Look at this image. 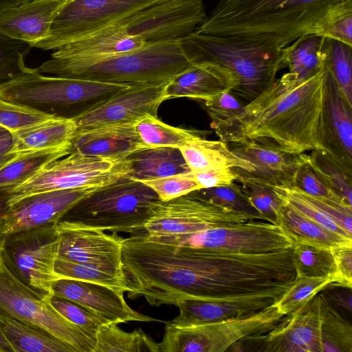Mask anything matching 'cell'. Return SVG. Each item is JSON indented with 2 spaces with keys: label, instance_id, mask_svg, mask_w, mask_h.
<instances>
[{
  "label": "cell",
  "instance_id": "obj_1",
  "mask_svg": "<svg viewBox=\"0 0 352 352\" xmlns=\"http://www.w3.org/2000/svg\"><path fill=\"white\" fill-rule=\"evenodd\" d=\"M324 69L298 80H275L227 124L214 129L225 142L254 140L291 153L322 148Z\"/></svg>",
  "mask_w": 352,
  "mask_h": 352
},
{
  "label": "cell",
  "instance_id": "obj_2",
  "mask_svg": "<svg viewBox=\"0 0 352 352\" xmlns=\"http://www.w3.org/2000/svg\"><path fill=\"white\" fill-rule=\"evenodd\" d=\"M344 0H219L196 32L283 49L312 34L317 22Z\"/></svg>",
  "mask_w": 352,
  "mask_h": 352
},
{
  "label": "cell",
  "instance_id": "obj_3",
  "mask_svg": "<svg viewBox=\"0 0 352 352\" xmlns=\"http://www.w3.org/2000/svg\"><path fill=\"white\" fill-rule=\"evenodd\" d=\"M190 63L179 39L148 44L135 51L93 58H52L36 71L52 76L138 85L168 81Z\"/></svg>",
  "mask_w": 352,
  "mask_h": 352
},
{
  "label": "cell",
  "instance_id": "obj_4",
  "mask_svg": "<svg viewBox=\"0 0 352 352\" xmlns=\"http://www.w3.org/2000/svg\"><path fill=\"white\" fill-rule=\"evenodd\" d=\"M190 63L210 61L232 72L238 85L230 92L244 106L258 97L285 67L283 49L238 42L199 34L179 38Z\"/></svg>",
  "mask_w": 352,
  "mask_h": 352
},
{
  "label": "cell",
  "instance_id": "obj_5",
  "mask_svg": "<svg viewBox=\"0 0 352 352\" xmlns=\"http://www.w3.org/2000/svg\"><path fill=\"white\" fill-rule=\"evenodd\" d=\"M129 85L45 76L36 68L0 86V99L44 114L75 120Z\"/></svg>",
  "mask_w": 352,
  "mask_h": 352
},
{
  "label": "cell",
  "instance_id": "obj_6",
  "mask_svg": "<svg viewBox=\"0 0 352 352\" xmlns=\"http://www.w3.org/2000/svg\"><path fill=\"white\" fill-rule=\"evenodd\" d=\"M161 202L151 188L125 176L83 197L60 221L82 228L134 234L144 230Z\"/></svg>",
  "mask_w": 352,
  "mask_h": 352
},
{
  "label": "cell",
  "instance_id": "obj_7",
  "mask_svg": "<svg viewBox=\"0 0 352 352\" xmlns=\"http://www.w3.org/2000/svg\"><path fill=\"white\" fill-rule=\"evenodd\" d=\"M285 316L275 304L258 311L212 323L175 326L166 323L160 352H223L249 336L270 331Z\"/></svg>",
  "mask_w": 352,
  "mask_h": 352
},
{
  "label": "cell",
  "instance_id": "obj_8",
  "mask_svg": "<svg viewBox=\"0 0 352 352\" xmlns=\"http://www.w3.org/2000/svg\"><path fill=\"white\" fill-rule=\"evenodd\" d=\"M164 1L67 0L54 16L47 36L33 47L56 50Z\"/></svg>",
  "mask_w": 352,
  "mask_h": 352
},
{
  "label": "cell",
  "instance_id": "obj_9",
  "mask_svg": "<svg viewBox=\"0 0 352 352\" xmlns=\"http://www.w3.org/2000/svg\"><path fill=\"white\" fill-rule=\"evenodd\" d=\"M57 223L3 235L0 254L8 270L43 296L52 295L60 277L55 271L59 236Z\"/></svg>",
  "mask_w": 352,
  "mask_h": 352
},
{
  "label": "cell",
  "instance_id": "obj_10",
  "mask_svg": "<svg viewBox=\"0 0 352 352\" xmlns=\"http://www.w3.org/2000/svg\"><path fill=\"white\" fill-rule=\"evenodd\" d=\"M48 296L18 280L0 254V311L43 329L75 352H94L96 340L58 313Z\"/></svg>",
  "mask_w": 352,
  "mask_h": 352
},
{
  "label": "cell",
  "instance_id": "obj_11",
  "mask_svg": "<svg viewBox=\"0 0 352 352\" xmlns=\"http://www.w3.org/2000/svg\"><path fill=\"white\" fill-rule=\"evenodd\" d=\"M129 174L127 160L69 153L43 166L27 181L9 191V204L23 197L52 190L100 188Z\"/></svg>",
  "mask_w": 352,
  "mask_h": 352
},
{
  "label": "cell",
  "instance_id": "obj_12",
  "mask_svg": "<svg viewBox=\"0 0 352 352\" xmlns=\"http://www.w3.org/2000/svg\"><path fill=\"white\" fill-rule=\"evenodd\" d=\"M146 237L172 245L243 254H263L292 249L295 241L278 224L249 220L187 235Z\"/></svg>",
  "mask_w": 352,
  "mask_h": 352
},
{
  "label": "cell",
  "instance_id": "obj_13",
  "mask_svg": "<svg viewBox=\"0 0 352 352\" xmlns=\"http://www.w3.org/2000/svg\"><path fill=\"white\" fill-rule=\"evenodd\" d=\"M254 217L211 204L191 193L162 201L144 227L148 237L187 235Z\"/></svg>",
  "mask_w": 352,
  "mask_h": 352
},
{
  "label": "cell",
  "instance_id": "obj_14",
  "mask_svg": "<svg viewBox=\"0 0 352 352\" xmlns=\"http://www.w3.org/2000/svg\"><path fill=\"white\" fill-rule=\"evenodd\" d=\"M206 16L203 0H166L111 26L148 45L179 39L195 32Z\"/></svg>",
  "mask_w": 352,
  "mask_h": 352
},
{
  "label": "cell",
  "instance_id": "obj_15",
  "mask_svg": "<svg viewBox=\"0 0 352 352\" xmlns=\"http://www.w3.org/2000/svg\"><path fill=\"white\" fill-rule=\"evenodd\" d=\"M321 295L285 316L267 332L243 340L264 352H322Z\"/></svg>",
  "mask_w": 352,
  "mask_h": 352
},
{
  "label": "cell",
  "instance_id": "obj_16",
  "mask_svg": "<svg viewBox=\"0 0 352 352\" xmlns=\"http://www.w3.org/2000/svg\"><path fill=\"white\" fill-rule=\"evenodd\" d=\"M59 236L58 258L99 267L124 277V239L103 230L78 227L66 221L56 223Z\"/></svg>",
  "mask_w": 352,
  "mask_h": 352
},
{
  "label": "cell",
  "instance_id": "obj_17",
  "mask_svg": "<svg viewBox=\"0 0 352 352\" xmlns=\"http://www.w3.org/2000/svg\"><path fill=\"white\" fill-rule=\"evenodd\" d=\"M170 80L129 86L76 118V131L112 124L135 123L147 114L157 116L159 107L166 100L165 91Z\"/></svg>",
  "mask_w": 352,
  "mask_h": 352
},
{
  "label": "cell",
  "instance_id": "obj_18",
  "mask_svg": "<svg viewBox=\"0 0 352 352\" xmlns=\"http://www.w3.org/2000/svg\"><path fill=\"white\" fill-rule=\"evenodd\" d=\"M236 155L250 164L248 171L231 168L239 182H251L269 186H292L299 166L309 155L291 153L254 140L226 142Z\"/></svg>",
  "mask_w": 352,
  "mask_h": 352
},
{
  "label": "cell",
  "instance_id": "obj_19",
  "mask_svg": "<svg viewBox=\"0 0 352 352\" xmlns=\"http://www.w3.org/2000/svg\"><path fill=\"white\" fill-rule=\"evenodd\" d=\"M98 188L58 190L23 197L10 204L1 220L0 232H11L58 223L77 201Z\"/></svg>",
  "mask_w": 352,
  "mask_h": 352
},
{
  "label": "cell",
  "instance_id": "obj_20",
  "mask_svg": "<svg viewBox=\"0 0 352 352\" xmlns=\"http://www.w3.org/2000/svg\"><path fill=\"white\" fill-rule=\"evenodd\" d=\"M124 293L105 285L69 278L58 279L52 286L53 295L75 302L110 322L159 321L131 308Z\"/></svg>",
  "mask_w": 352,
  "mask_h": 352
},
{
  "label": "cell",
  "instance_id": "obj_21",
  "mask_svg": "<svg viewBox=\"0 0 352 352\" xmlns=\"http://www.w3.org/2000/svg\"><path fill=\"white\" fill-rule=\"evenodd\" d=\"M322 146V149L352 167V106L327 69L323 94Z\"/></svg>",
  "mask_w": 352,
  "mask_h": 352
},
{
  "label": "cell",
  "instance_id": "obj_22",
  "mask_svg": "<svg viewBox=\"0 0 352 352\" xmlns=\"http://www.w3.org/2000/svg\"><path fill=\"white\" fill-rule=\"evenodd\" d=\"M148 148L142 142L135 123L112 124L76 131L69 152L113 160H124Z\"/></svg>",
  "mask_w": 352,
  "mask_h": 352
},
{
  "label": "cell",
  "instance_id": "obj_23",
  "mask_svg": "<svg viewBox=\"0 0 352 352\" xmlns=\"http://www.w3.org/2000/svg\"><path fill=\"white\" fill-rule=\"evenodd\" d=\"M238 85L234 74L213 62L190 63L183 72L168 83L166 99L190 98L204 100L224 92H230Z\"/></svg>",
  "mask_w": 352,
  "mask_h": 352
},
{
  "label": "cell",
  "instance_id": "obj_24",
  "mask_svg": "<svg viewBox=\"0 0 352 352\" xmlns=\"http://www.w3.org/2000/svg\"><path fill=\"white\" fill-rule=\"evenodd\" d=\"M283 205L326 229L352 239V208L309 195L295 186H272Z\"/></svg>",
  "mask_w": 352,
  "mask_h": 352
},
{
  "label": "cell",
  "instance_id": "obj_25",
  "mask_svg": "<svg viewBox=\"0 0 352 352\" xmlns=\"http://www.w3.org/2000/svg\"><path fill=\"white\" fill-rule=\"evenodd\" d=\"M67 0H31L0 11V32L34 44L47 34L53 19Z\"/></svg>",
  "mask_w": 352,
  "mask_h": 352
},
{
  "label": "cell",
  "instance_id": "obj_26",
  "mask_svg": "<svg viewBox=\"0 0 352 352\" xmlns=\"http://www.w3.org/2000/svg\"><path fill=\"white\" fill-rule=\"evenodd\" d=\"M146 44L138 36L124 34L113 26L87 38L70 43L54 50L52 58H93L131 52Z\"/></svg>",
  "mask_w": 352,
  "mask_h": 352
},
{
  "label": "cell",
  "instance_id": "obj_27",
  "mask_svg": "<svg viewBox=\"0 0 352 352\" xmlns=\"http://www.w3.org/2000/svg\"><path fill=\"white\" fill-rule=\"evenodd\" d=\"M272 305L265 302H230L185 299L175 305L179 308V315L166 323L175 326L212 323L254 313Z\"/></svg>",
  "mask_w": 352,
  "mask_h": 352
},
{
  "label": "cell",
  "instance_id": "obj_28",
  "mask_svg": "<svg viewBox=\"0 0 352 352\" xmlns=\"http://www.w3.org/2000/svg\"><path fill=\"white\" fill-rule=\"evenodd\" d=\"M76 130L74 120L51 117L12 133L10 154L16 155L70 144Z\"/></svg>",
  "mask_w": 352,
  "mask_h": 352
},
{
  "label": "cell",
  "instance_id": "obj_29",
  "mask_svg": "<svg viewBox=\"0 0 352 352\" xmlns=\"http://www.w3.org/2000/svg\"><path fill=\"white\" fill-rule=\"evenodd\" d=\"M126 160L129 165L128 177L148 180L187 173L190 171L179 148L168 146L140 149Z\"/></svg>",
  "mask_w": 352,
  "mask_h": 352
},
{
  "label": "cell",
  "instance_id": "obj_30",
  "mask_svg": "<svg viewBox=\"0 0 352 352\" xmlns=\"http://www.w3.org/2000/svg\"><path fill=\"white\" fill-rule=\"evenodd\" d=\"M191 172L236 167L250 170V164L234 154L222 140H209L198 135L179 148Z\"/></svg>",
  "mask_w": 352,
  "mask_h": 352
},
{
  "label": "cell",
  "instance_id": "obj_31",
  "mask_svg": "<svg viewBox=\"0 0 352 352\" xmlns=\"http://www.w3.org/2000/svg\"><path fill=\"white\" fill-rule=\"evenodd\" d=\"M0 331L14 352H75L43 329L1 311Z\"/></svg>",
  "mask_w": 352,
  "mask_h": 352
},
{
  "label": "cell",
  "instance_id": "obj_32",
  "mask_svg": "<svg viewBox=\"0 0 352 352\" xmlns=\"http://www.w3.org/2000/svg\"><path fill=\"white\" fill-rule=\"evenodd\" d=\"M277 224L292 237L295 244L326 250L352 245V239L344 238L326 229L285 205H282L279 210Z\"/></svg>",
  "mask_w": 352,
  "mask_h": 352
},
{
  "label": "cell",
  "instance_id": "obj_33",
  "mask_svg": "<svg viewBox=\"0 0 352 352\" xmlns=\"http://www.w3.org/2000/svg\"><path fill=\"white\" fill-rule=\"evenodd\" d=\"M70 144L23 153L0 168V190L10 191L37 173L43 166L70 153Z\"/></svg>",
  "mask_w": 352,
  "mask_h": 352
},
{
  "label": "cell",
  "instance_id": "obj_34",
  "mask_svg": "<svg viewBox=\"0 0 352 352\" xmlns=\"http://www.w3.org/2000/svg\"><path fill=\"white\" fill-rule=\"evenodd\" d=\"M324 36L305 34L283 49L285 67L298 80L307 79L322 71L325 64Z\"/></svg>",
  "mask_w": 352,
  "mask_h": 352
},
{
  "label": "cell",
  "instance_id": "obj_35",
  "mask_svg": "<svg viewBox=\"0 0 352 352\" xmlns=\"http://www.w3.org/2000/svg\"><path fill=\"white\" fill-rule=\"evenodd\" d=\"M94 352H160V347L141 329L126 332L109 322L98 330Z\"/></svg>",
  "mask_w": 352,
  "mask_h": 352
},
{
  "label": "cell",
  "instance_id": "obj_36",
  "mask_svg": "<svg viewBox=\"0 0 352 352\" xmlns=\"http://www.w3.org/2000/svg\"><path fill=\"white\" fill-rule=\"evenodd\" d=\"M309 161L327 186L352 207V167L322 148L312 150Z\"/></svg>",
  "mask_w": 352,
  "mask_h": 352
},
{
  "label": "cell",
  "instance_id": "obj_37",
  "mask_svg": "<svg viewBox=\"0 0 352 352\" xmlns=\"http://www.w3.org/2000/svg\"><path fill=\"white\" fill-rule=\"evenodd\" d=\"M137 132L148 148L168 146L179 148L199 135L197 131L168 125L151 114L135 122Z\"/></svg>",
  "mask_w": 352,
  "mask_h": 352
},
{
  "label": "cell",
  "instance_id": "obj_38",
  "mask_svg": "<svg viewBox=\"0 0 352 352\" xmlns=\"http://www.w3.org/2000/svg\"><path fill=\"white\" fill-rule=\"evenodd\" d=\"M320 295L322 352H351V325Z\"/></svg>",
  "mask_w": 352,
  "mask_h": 352
},
{
  "label": "cell",
  "instance_id": "obj_39",
  "mask_svg": "<svg viewBox=\"0 0 352 352\" xmlns=\"http://www.w3.org/2000/svg\"><path fill=\"white\" fill-rule=\"evenodd\" d=\"M324 67L332 75L342 94L352 106V46L324 36Z\"/></svg>",
  "mask_w": 352,
  "mask_h": 352
},
{
  "label": "cell",
  "instance_id": "obj_40",
  "mask_svg": "<svg viewBox=\"0 0 352 352\" xmlns=\"http://www.w3.org/2000/svg\"><path fill=\"white\" fill-rule=\"evenodd\" d=\"M336 282L335 274L324 277L296 276L288 290L274 304L278 311L286 316Z\"/></svg>",
  "mask_w": 352,
  "mask_h": 352
},
{
  "label": "cell",
  "instance_id": "obj_41",
  "mask_svg": "<svg viewBox=\"0 0 352 352\" xmlns=\"http://www.w3.org/2000/svg\"><path fill=\"white\" fill-rule=\"evenodd\" d=\"M292 258L296 276L324 277L335 274L336 265L331 250L295 244Z\"/></svg>",
  "mask_w": 352,
  "mask_h": 352
},
{
  "label": "cell",
  "instance_id": "obj_42",
  "mask_svg": "<svg viewBox=\"0 0 352 352\" xmlns=\"http://www.w3.org/2000/svg\"><path fill=\"white\" fill-rule=\"evenodd\" d=\"M352 46V0L331 7L317 22L312 32Z\"/></svg>",
  "mask_w": 352,
  "mask_h": 352
},
{
  "label": "cell",
  "instance_id": "obj_43",
  "mask_svg": "<svg viewBox=\"0 0 352 352\" xmlns=\"http://www.w3.org/2000/svg\"><path fill=\"white\" fill-rule=\"evenodd\" d=\"M55 271L60 278H69L97 283L126 292L125 278L99 267L57 258Z\"/></svg>",
  "mask_w": 352,
  "mask_h": 352
},
{
  "label": "cell",
  "instance_id": "obj_44",
  "mask_svg": "<svg viewBox=\"0 0 352 352\" xmlns=\"http://www.w3.org/2000/svg\"><path fill=\"white\" fill-rule=\"evenodd\" d=\"M32 45L0 32V86L24 74L31 68L25 58Z\"/></svg>",
  "mask_w": 352,
  "mask_h": 352
},
{
  "label": "cell",
  "instance_id": "obj_45",
  "mask_svg": "<svg viewBox=\"0 0 352 352\" xmlns=\"http://www.w3.org/2000/svg\"><path fill=\"white\" fill-rule=\"evenodd\" d=\"M190 193L219 206L247 213L256 219H263L249 202L241 186L235 182L226 186L201 188Z\"/></svg>",
  "mask_w": 352,
  "mask_h": 352
},
{
  "label": "cell",
  "instance_id": "obj_46",
  "mask_svg": "<svg viewBox=\"0 0 352 352\" xmlns=\"http://www.w3.org/2000/svg\"><path fill=\"white\" fill-rule=\"evenodd\" d=\"M48 300L63 317L94 340L100 327L110 322L93 311L68 299L52 294L48 296Z\"/></svg>",
  "mask_w": 352,
  "mask_h": 352
},
{
  "label": "cell",
  "instance_id": "obj_47",
  "mask_svg": "<svg viewBox=\"0 0 352 352\" xmlns=\"http://www.w3.org/2000/svg\"><path fill=\"white\" fill-rule=\"evenodd\" d=\"M241 184L249 202L263 219L277 224L278 212L283 204L272 187L251 182Z\"/></svg>",
  "mask_w": 352,
  "mask_h": 352
},
{
  "label": "cell",
  "instance_id": "obj_48",
  "mask_svg": "<svg viewBox=\"0 0 352 352\" xmlns=\"http://www.w3.org/2000/svg\"><path fill=\"white\" fill-rule=\"evenodd\" d=\"M293 186L299 188L309 195L326 199L342 206L352 208L351 206L348 205L327 186L311 164L309 155L308 159L298 168L294 177Z\"/></svg>",
  "mask_w": 352,
  "mask_h": 352
},
{
  "label": "cell",
  "instance_id": "obj_49",
  "mask_svg": "<svg viewBox=\"0 0 352 352\" xmlns=\"http://www.w3.org/2000/svg\"><path fill=\"white\" fill-rule=\"evenodd\" d=\"M54 117L0 99V126L11 133Z\"/></svg>",
  "mask_w": 352,
  "mask_h": 352
},
{
  "label": "cell",
  "instance_id": "obj_50",
  "mask_svg": "<svg viewBox=\"0 0 352 352\" xmlns=\"http://www.w3.org/2000/svg\"><path fill=\"white\" fill-rule=\"evenodd\" d=\"M151 188L160 200L167 201L200 189L191 171L168 177L140 181Z\"/></svg>",
  "mask_w": 352,
  "mask_h": 352
},
{
  "label": "cell",
  "instance_id": "obj_51",
  "mask_svg": "<svg viewBox=\"0 0 352 352\" xmlns=\"http://www.w3.org/2000/svg\"><path fill=\"white\" fill-rule=\"evenodd\" d=\"M201 101L212 120L211 126L214 129L231 122L242 113L245 107L230 92H224Z\"/></svg>",
  "mask_w": 352,
  "mask_h": 352
},
{
  "label": "cell",
  "instance_id": "obj_52",
  "mask_svg": "<svg viewBox=\"0 0 352 352\" xmlns=\"http://www.w3.org/2000/svg\"><path fill=\"white\" fill-rule=\"evenodd\" d=\"M336 272V285L351 289L352 286V245H342L331 250Z\"/></svg>",
  "mask_w": 352,
  "mask_h": 352
},
{
  "label": "cell",
  "instance_id": "obj_53",
  "mask_svg": "<svg viewBox=\"0 0 352 352\" xmlns=\"http://www.w3.org/2000/svg\"><path fill=\"white\" fill-rule=\"evenodd\" d=\"M191 174L201 188L226 186L237 179V175L231 168H217Z\"/></svg>",
  "mask_w": 352,
  "mask_h": 352
},
{
  "label": "cell",
  "instance_id": "obj_54",
  "mask_svg": "<svg viewBox=\"0 0 352 352\" xmlns=\"http://www.w3.org/2000/svg\"><path fill=\"white\" fill-rule=\"evenodd\" d=\"M12 142V133L0 126V168L16 156L10 154Z\"/></svg>",
  "mask_w": 352,
  "mask_h": 352
},
{
  "label": "cell",
  "instance_id": "obj_55",
  "mask_svg": "<svg viewBox=\"0 0 352 352\" xmlns=\"http://www.w3.org/2000/svg\"><path fill=\"white\" fill-rule=\"evenodd\" d=\"M332 301L336 303L338 305L344 307L345 309H348L349 311L351 312V295L343 294L342 292L336 293L333 292L332 294H329Z\"/></svg>",
  "mask_w": 352,
  "mask_h": 352
},
{
  "label": "cell",
  "instance_id": "obj_56",
  "mask_svg": "<svg viewBox=\"0 0 352 352\" xmlns=\"http://www.w3.org/2000/svg\"><path fill=\"white\" fill-rule=\"evenodd\" d=\"M10 193L9 191L0 190V223L4 214L8 211L10 204ZM3 238V234L0 232V243Z\"/></svg>",
  "mask_w": 352,
  "mask_h": 352
},
{
  "label": "cell",
  "instance_id": "obj_57",
  "mask_svg": "<svg viewBox=\"0 0 352 352\" xmlns=\"http://www.w3.org/2000/svg\"><path fill=\"white\" fill-rule=\"evenodd\" d=\"M31 0H0V11Z\"/></svg>",
  "mask_w": 352,
  "mask_h": 352
},
{
  "label": "cell",
  "instance_id": "obj_58",
  "mask_svg": "<svg viewBox=\"0 0 352 352\" xmlns=\"http://www.w3.org/2000/svg\"><path fill=\"white\" fill-rule=\"evenodd\" d=\"M0 352H14L11 345L0 331Z\"/></svg>",
  "mask_w": 352,
  "mask_h": 352
}]
</instances>
